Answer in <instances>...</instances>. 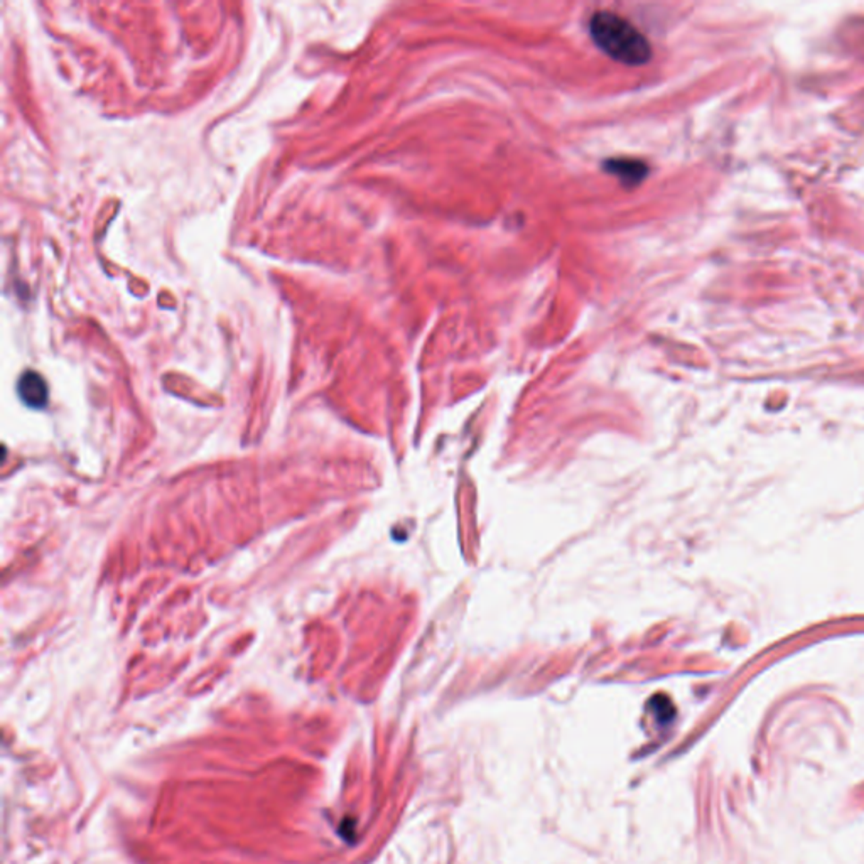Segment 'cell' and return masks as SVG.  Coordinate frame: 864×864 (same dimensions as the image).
<instances>
[{
    "label": "cell",
    "instance_id": "cell-1",
    "mask_svg": "<svg viewBox=\"0 0 864 864\" xmlns=\"http://www.w3.org/2000/svg\"><path fill=\"white\" fill-rule=\"evenodd\" d=\"M591 39L614 62L642 66L652 60V46L645 34L629 21L610 11H601L589 19Z\"/></svg>",
    "mask_w": 864,
    "mask_h": 864
},
{
    "label": "cell",
    "instance_id": "cell-2",
    "mask_svg": "<svg viewBox=\"0 0 864 864\" xmlns=\"http://www.w3.org/2000/svg\"><path fill=\"white\" fill-rule=\"evenodd\" d=\"M17 395L29 409H45L49 402L46 380L34 370H26L17 382Z\"/></svg>",
    "mask_w": 864,
    "mask_h": 864
},
{
    "label": "cell",
    "instance_id": "cell-3",
    "mask_svg": "<svg viewBox=\"0 0 864 864\" xmlns=\"http://www.w3.org/2000/svg\"><path fill=\"white\" fill-rule=\"evenodd\" d=\"M605 171L618 177L623 186L633 188L640 185L648 174V166L644 160L629 158L608 159L605 162Z\"/></svg>",
    "mask_w": 864,
    "mask_h": 864
}]
</instances>
